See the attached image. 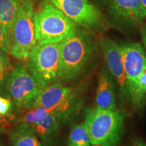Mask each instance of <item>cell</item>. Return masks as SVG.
Here are the masks:
<instances>
[{
  "label": "cell",
  "instance_id": "cell-2",
  "mask_svg": "<svg viewBox=\"0 0 146 146\" xmlns=\"http://www.w3.org/2000/svg\"><path fill=\"white\" fill-rule=\"evenodd\" d=\"M39 106L54 115L59 125H66L79 116L85 107V98L78 89L58 82L40 89L32 108Z\"/></svg>",
  "mask_w": 146,
  "mask_h": 146
},
{
  "label": "cell",
  "instance_id": "cell-15",
  "mask_svg": "<svg viewBox=\"0 0 146 146\" xmlns=\"http://www.w3.org/2000/svg\"><path fill=\"white\" fill-rule=\"evenodd\" d=\"M59 123L54 115L49 113L45 117L33 126L36 134L41 137L45 146L50 145L59 129Z\"/></svg>",
  "mask_w": 146,
  "mask_h": 146
},
{
  "label": "cell",
  "instance_id": "cell-17",
  "mask_svg": "<svg viewBox=\"0 0 146 146\" xmlns=\"http://www.w3.org/2000/svg\"><path fill=\"white\" fill-rule=\"evenodd\" d=\"M146 100V68L139 76L129 102L135 109L143 107Z\"/></svg>",
  "mask_w": 146,
  "mask_h": 146
},
{
  "label": "cell",
  "instance_id": "cell-13",
  "mask_svg": "<svg viewBox=\"0 0 146 146\" xmlns=\"http://www.w3.org/2000/svg\"><path fill=\"white\" fill-rule=\"evenodd\" d=\"M12 146H44L36 136L33 126L26 123H19L10 133Z\"/></svg>",
  "mask_w": 146,
  "mask_h": 146
},
{
  "label": "cell",
  "instance_id": "cell-23",
  "mask_svg": "<svg viewBox=\"0 0 146 146\" xmlns=\"http://www.w3.org/2000/svg\"><path fill=\"white\" fill-rule=\"evenodd\" d=\"M140 12H141V20L143 21L146 18V0H141Z\"/></svg>",
  "mask_w": 146,
  "mask_h": 146
},
{
  "label": "cell",
  "instance_id": "cell-12",
  "mask_svg": "<svg viewBox=\"0 0 146 146\" xmlns=\"http://www.w3.org/2000/svg\"><path fill=\"white\" fill-rule=\"evenodd\" d=\"M141 0H110L109 12L113 17L133 25L141 23Z\"/></svg>",
  "mask_w": 146,
  "mask_h": 146
},
{
  "label": "cell",
  "instance_id": "cell-22",
  "mask_svg": "<svg viewBox=\"0 0 146 146\" xmlns=\"http://www.w3.org/2000/svg\"><path fill=\"white\" fill-rule=\"evenodd\" d=\"M140 34H141L142 42H143L144 47L146 50V23L142 25L140 29Z\"/></svg>",
  "mask_w": 146,
  "mask_h": 146
},
{
  "label": "cell",
  "instance_id": "cell-1",
  "mask_svg": "<svg viewBox=\"0 0 146 146\" xmlns=\"http://www.w3.org/2000/svg\"><path fill=\"white\" fill-rule=\"evenodd\" d=\"M92 31L76 26L60 42L62 81H73L88 72L98 54V41Z\"/></svg>",
  "mask_w": 146,
  "mask_h": 146
},
{
  "label": "cell",
  "instance_id": "cell-10",
  "mask_svg": "<svg viewBox=\"0 0 146 146\" xmlns=\"http://www.w3.org/2000/svg\"><path fill=\"white\" fill-rule=\"evenodd\" d=\"M124 70L129 98L132 94L139 76L146 68V52L138 43H127L120 45Z\"/></svg>",
  "mask_w": 146,
  "mask_h": 146
},
{
  "label": "cell",
  "instance_id": "cell-4",
  "mask_svg": "<svg viewBox=\"0 0 146 146\" xmlns=\"http://www.w3.org/2000/svg\"><path fill=\"white\" fill-rule=\"evenodd\" d=\"M33 22L37 43H60L76 25L52 3L44 1L34 12Z\"/></svg>",
  "mask_w": 146,
  "mask_h": 146
},
{
  "label": "cell",
  "instance_id": "cell-18",
  "mask_svg": "<svg viewBox=\"0 0 146 146\" xmlns=\"http://www.w3.org/2000/svg\"><path fill=\"white\" fill-rule=\"evenodd\" d=\"M68 146H91L90 138L85 124L76 125L72 128L68 139Z\"/></svg>",
  "mask_w": 146,
  "mask_h": 146
},
{
  "label": "cell",
  "instance_id": "cell-3",
  "mask_svg": "<svg viewBox=\"0 0 146 146\" xmlns=\"http://www.w3.org/2000/svg\"><path fill=\"white\" fill-rule=\"evenodd\" d=\"M127 114L119 110H85V124L91 146H118L123 134Z\"/></svg>",
  "mask_w": 146,
  "mask_h": 146
},
{
  "label": "cell",
  "instance_id": "cell-8",
  "mask_svg": "<svg viewBox=\"0 0 146 146\" xmlns=\"http://www.w3.org/2000/svg\"><path fill=\"white\" fill-rule=\"evenodd\" d=\"M8 87L14 107L23 111L31 108L41 89L26 65L21 64L13 68Z\"/></svg>",
  "mask_w": 146,
  "mask_h": 146
},
{
  "label": "cell",
  "instance_id": "cell-24",
  "mask_svg": "<svg viewBox=\"0 0 146 146\" xmlns=\"http://www.w3.org/2000/svg\"><path fill=\"white\" fill-rule=\"evenodd\" d=\"M129 146H146V143L141 139H135Z\"/></svg>",
  "mask_w": 146,
  "mask_h": 146
},
{
  "label": "cell",
  "instance_id": "cell-19",
  "mask_svg": "<svg viewBox=\"0 0 146 146\" xmlns=\"http://www.w3.org/2000/svg\"><path fill=\"white\" fill-rule=\"evenodd\" d=\"M48 111L42 106H35L25 110V114L19 120V123H26L33 126L35 124L43 119L47 114Z\"/></svg>",
  "mask_w": 146,
  "mask_h": 146
},
{
  "label": "cell",
  "instance_id": "cell-26",
  "mask_svg": "<svg viewBox=\"0 0 146 146\" xmlns=\"http://www.w3.org/2000/svg\"><path fill=\"white\" fill-rule=\"evenodd\" d=\"M18 1H19V2H20V3H22V2H23V1H24V0H18Z\"/></svg>",
  "mask_w": 146,
  "mask_h": 146
},
{
  "label": "cell",
  "instance_id": "cell-5",
  "mask_svg": "<svg viewBox=\"0 0 146 146\" xmlns=\"http://www.w3.org/2000/svg\"><path fill=\"white\" fill-rule=\"evenodd\" d=\"M26 62L27 69L41 89L62 81L59 43H36Z\"/></svg>",
  "mask_w": 146,
  "mask_h": 146
},
{
  "label": "cell",
  "instance_id": "cell-16",
  "mask_svg": "<svg viewBox=\"0 0 146 146\" xmlns=\"http://www.w3.org/2000/svg\"><path fill=\"white\" fill-rule=\"evenodd\" d=\"M13 67L11 64L8 54L0 52V95L10 98L8 91V81Z\"/></svg>",
  "mask_w": 146,
  "mask_h": 146
},
{
  "label": "cell",
  "instance_id": "cell-20",
  "mask_svg": "<svg viewBox=\"0 0 146 146\" xmlns=\"http://www.w3.org/2000/svg\"><path fill=\"white\" fill-rule=\"evenodd\" d=\"M12 103L9 98H5L0 95V114L5 115L12 109Z\"/></svg>",
  "mask_w": 146,
  "mask_h": 146
},
{
  "label": "cell",
  "instance_id": "cell-25",
  "mask_svg": "<svg viewBox=\"0 0 146 146\" xmlns=\"http://www.w3.org/2000/svg\"><path fill=\"white\" fill-rule=\"evenodd\" d=\"M95 1L96 3H98L99 5H109L110 1V0H93Z\"/></svg>",
  "mask_w": 146,
  "mask_h": 146
},
{
  "label": "cell",
  "instance_id": "cell-14",
  "mask_svg": "<svg viewBox=\"0 0 146 146\" xmlns=\"http://www.w3.org/2000/svg\"><path fill=\"white\" fill-rule=\"evenodd\" d=\"M21 4L18 0H0V24L9 44L12 27Z\"/></svg>",
  "mask_w": 146,
  "mask_h": 146
},
{
  "label": "cell",
  "instance_id": "cell-9",
  "mask_svg": "<svg viewBox=\"0 0 146 146\" xmlns=\"http://www.w3.org/2000/svg\"><path fill=\"white\" fill-rule=\"evenodd\" d=\"M99 43L108 70L118 84L120 96L123 100H129V91L120 45L105 35L100 36Z\"/></svg>",
  "mask_w": 146,
  "mask_h": 146
},
{
  "label": "cell",
  "instance_id": "cell-27",
  "mask_svg": "<svg viewBox=\"0 0 146 146\" xmlns=\"http://www.w3.org/2000/svg\"><path fill=\"white\" fill-rule=\"evenodd\" d=\"M0 120H1V116H0Z\"/></svg>",
  "mask_w": 146,
  "mask_h": 146
},
{
  "label": "cell",
  "instance_id": "cell-7",
  "mask_svg": "<svg viewBox=\"0 0 146 146\" xmlns=\"http://www.w3.org/2000/svg\"><path fill=\"white\" fill-rule=\"evenodd\" d=\"M44 1L54 5L76 26L100 33L106 30V19L101 11L89 0Z\"/></svg>",
  "mask_w": 146,
  "mask_h": 146
},
{
  "label": "cell",
  "instance_id": "cell-11",
  "mask_svg": "<svg viewBox=\"0 0 146 146\" xmlns=\"http://www.w3.org/2000/svg\"><path fill=\"white\" fill-rule=\"evenodd\" d=\"M114 78L109 70L102 67L98 76V85L96 97V108L105 110H117Z\"/></svg>",
  "mask_w": 146,
  "mask_h": 146
},
{
  "label": "cell",
  "instance_id": "cell-28",
  "mask_svg": "<svg viewBox=\"0 0 146 146\" xmlns=\"http://www.w3.org/2000/svg\"><path fill=\"white\" fill-rule=\"evenodd\" d=\"M0 146H1V144H0Z\"/></svg>",
  "mask_w": 146,
  "mask_h": 146
},
{
  "label": "cell",
  "instance_id": "cell-6",
  "mask_svg": "<svg viewBox=\"0 0 146 146\" xmlns=\"http://www.w3.org/2000/svg\"><path fill=\"white\" fill-rule=\"evenodd\" d=\"M33 16L32 0H24L18 9L10 40V54L18 60L26 61L33 48L37 43Z\"/></svg>",
  "mask_w": 146,
  "mask_h": 146
},
{
  "label": "cell",
  "instance_id": "cell-21",
  "mask_svg": "<svg viewBox=\"0 0 146 146\" xmlns=\"http://www.w3.org/2000/svg\"><path fill=\"white\" fill-rule=\"evenodd\" d=\"M0 52L5 54H10V44L7 41L3 31L0 24Z\"/></svg>",
  "mask_w": 146,
  "mask_h": 146
}]
</instances>
